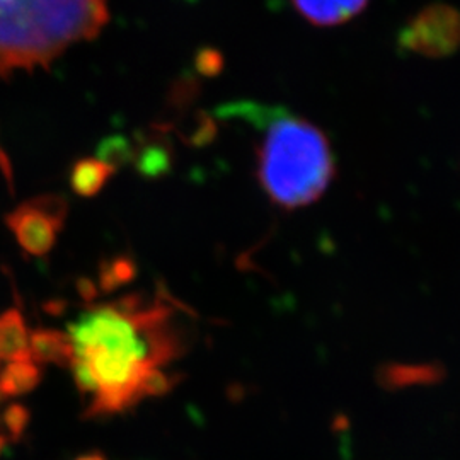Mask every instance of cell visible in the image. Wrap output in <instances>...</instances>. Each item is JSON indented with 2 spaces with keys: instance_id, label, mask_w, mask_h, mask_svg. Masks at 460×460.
I'll return each instance as SVG.
<instances>
[{
  "instance_id": "obj_2",
  "label": "cell",
  "mask_w": 460,
  "mask_h": 460,
  "mask_svg": "<svg viewBox=\"0 0 460 460\" xmlns=\"http://www.w3.org/2000/svg\"><path fill=\"white\" fill-rule=\"evenodd\" d=\"M106 22V0H0V75L49 66Z\"/></svg>"
},
{
  "instance_id": "obj_4",
  "label": "cell",
  "mask_w": 460,
  "mask_h": 460,
  "mask_svg": "<svg viewBox=\"0 0 460 460\" xmlns=\"http://www.w3.org/2000/svg\"><path fill=\"white\" fill-rule=\"evenodd\" d=\"M399 45L421 57L442 58L460 47V13L457 9L433 4L420 11L402 26Z\"/></svg>"
},
{
  "instance_id": "obj_10",
  "label": "cell",
  "mask_w": 460,
  "mask_h": 460,
  "mask_svg": "<svg viewBox=\"0 0 460 460\" xmlns=\"http://www.w3.org/2000/svg\"><path fill=\"white\" fill-rule=\"evenodd\" d=\"M31 420L30 411L22 404H9L4 411V425L7 428V438L19 440Z\"/></svg>"
},
{
  "instance_id": "obj_8",
  "label": "cell",
  "mask_w": 460,
  "mask_h": 460,
  "mask_svg": "<svg viewBox=\"0 0 460 460\" xmlns=\"http://www.w3.org/2000/svg\"><path fill=\"white\" fill-rule=\"evenodd\" d=\"M40 380L41 370L33 360L7 362L0 372V394L4 399L28 394L38 387Z\"/></svg>"
},
{
  "instance_id": "obj_12",
  "label": "cell",
  "mask_w": 460,
  "mask_h": 460,
  "mask_svg": "<svg viewBox=\"0 0 460 460\" xmlns=\"http://www.w3.org/2000/svg\"><path fill=\"white\" fill-rule=\"evenodd\" d=\"M9 444V438H7V435H2L0 433V457H2V454L5 452V447Z\"/></svg>"
},
{
  "instance_id": "obj_13",
  "label": "cell",
  "mask_w": 460,
  "mask_h": 460,
  "mask_svg": "<svg viewBox=\"0 0 460 460\" xmlns=\"http://www.w3.org/2000/svg\"><path fill=\"white\" fill-rule=\"evenodd\" d=\"M2 399H4V397H2V394H0V401H2Z\"/></svg>"
},
{
  "instance_id": "obj_1",
  "label": "cell",
  "mask_w": 460,
  "mask_h": 460,
  "mask_svg": "<svg viewBox=\"0 0 460 460\" xmlns=\"http://www.w3.org/2000/svg\"><path fill=\"white\" fill-rule=\"evenodd\" d=\"M70 363L87 416L128 411L146 397L165 394V367L182 351L174 311L161 300L125 296L85 309L68 323Z\"/></svg>"
},
{
  "instance_id": "obj_5",
  "label": "cell",
  "mask_w": 460,
  "mask_h": 460,
  "mask_svg": "<svg viewBox=\"0 0 460 460\" xmlns=\"http://www.w3.org/2000/svg\"><path fill=\"white\" fill-rule=\"evenodd\" d=\"M292 4L314 26H338L358 16L368 0H292Z\"/></svg>"
},
{
  "instance_id": "obj_11",
  "label": "cell",
  "mask_w": 460,
  "mask_h": 460,
  "mask_svg": "<svg viewBox=\"0 0 460 460\" xmlns=\"http://www.w3.org/2000/svg\"><path fill=\"white\" fill-rule=\"evenodd\" d=\"M75 460H108L102 454H99V452H93V454H85V456H81V457H77Z\"/></svg>"
},
{
  "instance_id": "obj_6",
  "label": "cell",
  "mask_w": 460,
  "mask_h": 460,
  "mask_svg": "<svg viewBox=\"0 0 460 460\" xmlns=\"http://www.w3.org/2000/svg\"><path fill=\"white\" fill-rule=\"evenodd\" d=\"M31 360L30 331L19 311L0 314V362Z\"/></svg>"
},
{
  "instance_id": "obj_3",
  "label": "cell",
  "mask_w": 460,
  "mask_h": 460,
  "mask_svg": "<svg viewBox=\"0 0 460 460\" xmlns=\"http://www.w3.org/2000/svg\"><path fill=\"white\" fill-rule=\"evenodd\" d=\"M336 174L328 137L314 123L285 111L266 123L258 147V180L285 210L307 207L326 193Z\"/></svg>"
},
{
  "instance_id": "obj_7",
  "label": "cell",
  "mask_w": 460,
  "mask_h": 460,
  "mask_svg": "<svg viewBox=\"0 0 460 460\" xmlns=\"http://www.w3.org/2000/svg\"><path fill=\"white\" fill-rule=\"evenodd\" d=\"M30 355L38 365H68L70 341L68 336L57 329H36L30 332Z\"/></svg>"
},
{
  "instance_id": "obj_9",
  "label": "cell",
  "mask_w": 460,
  "mask_h": 460,
  "mask_svg": "<svg viewBox=\"0 0 460 460\" xmlns=\"http://www.w3.org/2000/svg\"><path fill=\"white\" fill-rule=\"evenodd\" d=\"M17 230L22 246L31 252H45L51 244V227L41 214L21 215Z\"/></svg>"
}]
</instances>
